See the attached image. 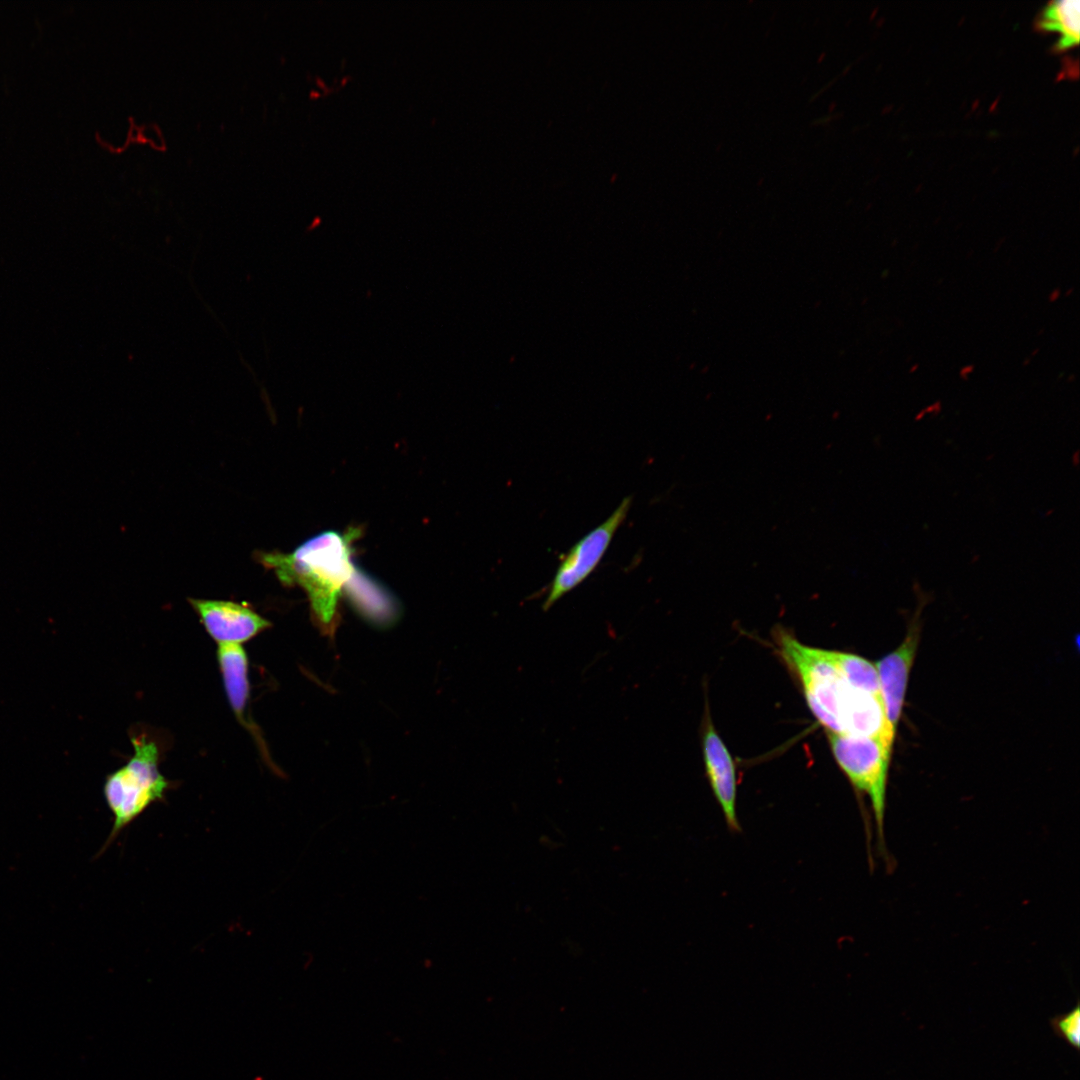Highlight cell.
Here are the masks:
<instances>
[{"mask_svg":"<svg viewBox=\"0 0 1080 1080\" xmlns=\"http://www.w3.org/2000/svg\"><path fill=\"white\" fill-rule=\"evenodd\" d=\"M775 642L786 666L798 678L809 709L826 732L854 735L869 721L881 698L854 688L828 650L807 646L785 630L776 632Z\"/></svg>","mask_w":1080,"mask_h":1080,"instance_id":"obj_1","label":"cell"},{"mask_svg":"<svg viewBox=\"0 0 1080 1080\" xmlns=\"http://www.w3.org/2000/svg\"><path fill=\"white\" fill-rule=\"evenodd\" d=\"M1050 1026L1054 1034L1065 1040L1074 1049L1080 1047V1007L1079 1004L1069 1012L1054 1016L1050 1019Z\"/></svg>","mask_w":1080,"mask_h":1080,"instance_id":"obj_12","label":"cell"},{"mask_svg":"<svg viewBox=\"0 0 1080 1080\" xmlns=\"http://www.w3.org/2000/svg\"><path fill=\"white\" fill-rule=\"evenodd\" d=\"M919 634L918 625L911 626L902 643L875 665L886 721L894 734L902 714Z\"/></svg>","mask_w":1080,"mask_h":1080,"instance_id":"obj_7","label":"cell"},{"mask_svg":"<svg viewBox=\"0 0 1080 1080\" xmlns=\"http://www.w3.org/2000/svg\"><path fill=\"white\" fill-rule=\"evenodd\" d=\"M132 745V757L104 782L103 793L113 815V827L102 851L148 807L162 800L169 786L158 768L157 745L145 737H133Z\"/></svg>","mask_w":1080,"mask_h":1080,"instance_id":"obj_3","label":"cell"},{"mask_svg":"<svg viewBox=\"0 0 1080 1080\" xmlns=\"http://www.w3.org/2000/svg\"><path fill=\"white\" fill-rule=\"evenodd\" d=\"M631 501V496L624 498L602 524L583 536L562 556L542 605L544 611L585 581L596 569L616 531L625 521Z\"/></svg>","mask_w":1080,"mask_h":1080,"instance_id":"obj_5","label":"cell"},{"mask_svg":"<svg viewBox=\"0 0 1080 1080\" xmlns=\"http://www.w3.org/2000/svg\"><path fill=\"white\" fill-rule=\"evenodd\" d=\"M833 756L857 791L871 802L879 844L884 843L886 790L892 744L879 737L826 732Z\"/></svg>","mask_w":1080,"mask_h":1080,"instance_id":"obj_4","label":"cell"},{"mask_svg":"<svg viewBox=\"0 0 1080 1080\" xmlns=\"http://www.w3.org/2000/svg\"><path fill=\"white\" fill-rule=\"evenodd\" d=\"M828 652L832 661L854 688L881 698L875 665L851 653L831 650Z\"/></svg>","mask_w":1080,"mask_h":1080,"instance_id":"obj_11","label":"cell"},{"mask_svg":"<svg viewBox=\"0 0 1080 1080\" xmlns=\"http://www.w3.org/2000/svg\"><path fill=\"white\" fill-rule=\"evenodd\" d=\"M1080 1H1052L1041 11L1036 26L1040 31L1057 32L1054 46L1057 52L1077 46L1079 42Z\"/></svg>","mask_w":1080,"mask_h":1080,"instance_id":"obj_10","label":"cell"},{"mask_svg":"<svg viewBox=\"0 0 1080 1080\" xmlns=\"http://www.w3.org/2000/svg\"><path fill=\"white\" fill-rule=\"evenodd\" d=\"M217 661L234 715L255 740L264 745L254 722L246 716L249 700L248 657L242 645H219Z\"/></svg>","mask_w":1080,"mask_h":1080,"instance_id":"obj_9","label":"cell"},{"mask_svg":"<svg viewBox=\"0 0 1080 1080\" xmlns=\"http://www.w3.org/2000/svg\"><path fill=\"white\" fill-rule=\"evenodd\" d=\"M210 637L219 645H242L271 626L249 605L229 600L189 598Z\"/></svg>","mask_w":1080,"mask_h":1080,"instance_id":"obj_6","label":"cell"},{"mask_svg":"<svg viewBox=\"0 0 1080 1080\" xmlns=\"http://www.w3.org/2000/svg\"><path fill=\"white\" fill-rule=\"evenodd\" d=\"M703 755L706 775L722 810L727 826L738 832L740 824L736 810L737 781L734 760L711 721L705 724Z\"/></svg>","mask_w":1080,"mask_h":1080,"instance_id":"obj_8","label":"cell"},{"mask_svg":"<svg viewBox=\"0 0 1080 1080\" xmlns=\"http://www.w3.org/2000/svg\"><path fill=\"white\" fill-rule=\"evenodd\" d=\"M358 535L356 528L348 529L345 534L328 531L290 553L256 552L255 558L264 567L273 569L282 584L301 586L308 594L314 615L321 624L329 625L342 591L347 592L360 573L352 561V544Z\"/></svg>","mask_w":1080,"mask_h":1080,"instance_id":"obj_2","label":"cell"}]
</instances>
